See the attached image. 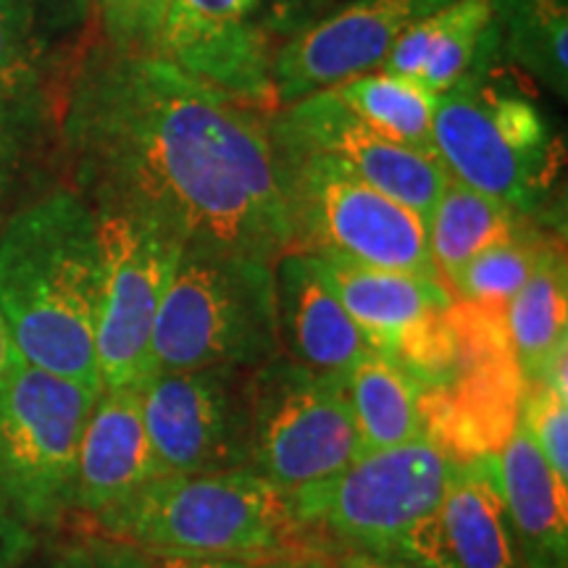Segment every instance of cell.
Returning <instances> with one entry per match:
<instances>
[{"label":"cell","instance_id":"obj_1","mask_svg":"<svg viewBox=\"0 0 568 568\" xmlns=\"http://www.w3.org/2000/svg\"><path fill=\"white\" fill-rule=\"evenodd\" d=\"M268 113L153 53L88 42L59 84L61 163L92 211H119L184 251L276 264L290 219Z\"/></svg>","mask_w":568,"mask_h":568},{"label":"cell","instance_id":"obj_2","mask_svg":"<svg viewBox=\"0 0 568 568\" xmlns=\"http://www.w3.org/2000/svg\"><path fill=\"white\" fill-rule=\"evenodd\" d=\"M101 301L103 247L92 205L71 187L21 203L0 230V316L21 358L103 393Z\"/></svg>","mask_w":568,"mask_h":568},{"label":"cell","instance_id":"obj_3","mask_svg":"<svg viewBox=\"0 0 568 568\" xmlns=\"http://www.w3.org/2000/svg\"><path fill=\"white\" fill-rule=\"evenodd\" d=\"M98 539L155 556H213L247 564L311 552L290 497L251 471L163 474L122 506L92 518Z\"/></svg>","mask_w":568,"mask_h":568},{"label":"cell","instance_id":"obj_4","mask_svg":"<svg viewBox=\"0 0 568 568\" xmlns=\"http://www.w3.org/2000/svg\"><path fill=\"white\" fill-rule=\"evenodd\" d=\"M500 61L495 32L464 80L439 92L435 155L453 180L548 222L564 145L529 92L500 71Z\"/></svg>","mask_w":568,"mask_h":568},{"label":"cell","instance_id":"obj_5","mask_svg":"<svg viewBox=\"0 0 568 568\" xmlns=\"http://www.w3.org/2000/svg\"><path fill=\"white\" fill-rule=\"evenodd\" d=\"M282 353L274 264L184 251L153 332V374L253 368Z\"/></svg>","mask_w":568,"mask_h":568},{"label":"cell","instance_id":"obj_6","mask_svg":"<svg viewBox=\"0 0 568 568\" xmlns=\"http://www.w3.org/2000/svg\"><path fill=\"white\" fill-rule=\"evenodd\" d=\"M274 159L290 219V253L335 255L439 282L418 213L326 155L274 148Z\"/></svg>","mask_w":568,"mask_h":568},{"label":"cell","instance_id":"obj_7","mask_svg":"<svg viewBox=\"0 0 568 568\" xmlns=\"http://www.w3.org/2000/svg\"><path fill=\"white\" fill-rule=\"evenodd\" d=\"M98 395L24 358L0 389V497L32 531L74 514L77 458Z\"/></svg>","mask_w":568,"mask_h":568},{"label":"cell","instance_id":"obj_8","mask_svg":"<svg viewBox=\"0 0 568 568\" xmlns=\"http://www.w3.org/2000/svg\"><path fill=\"white\" fill-rule=\"evenodd\" d=\"M456 468L424 435L355 456L335 477L287 495L290 508L318 556L337 545L387 548L439 506Z\"/></svg>","mask_w":568,"mask_h":568},{"label":"cell","instance_id":"obj_9","mask_svg":"<svg viewBox=\"0 0 568 568\" xmlns=\"http://www.w3.org/2000/svg\"><path fill=\"white\" fill-rule=\"evenodd\" d=\"M358 456L343 379L316 374L287 355L251 372V471L293 495Z\"/></svg>","mask_w":568,"mask_h":568},{"label":"cell","instance_id":"obj_10","mask_svg":"<svg viewBox=\"0 0 568 568\" xmlns=\"http://www.w3.org/2000/svg\"><path fill=\"white\" fill-rule=\"evenodd\" d=\"M458 368L418 397L424 435L458 464L497 456L521 422L527 379L506 329V305L453 301Z\"/></svg>","mask_w":568,"mask_h":568},{"label":"cell","instance_id":"obj_11","mask_svg":"<svg viewBox=\"0 0 568 568\" xmlns=\"http://www.w3.org/2000/svg\"><path fill=\"white\" fill-rule=\"evenodd\" d=\"M103 247L98 374L103 389L142 387L153 376V332L184 253L159 226L119 211H95Z\"/></svg>","mask_w":568,"mask_h":568},{"label":"cell","instance_id":"obj_12","mask_svg":"<svg viewBox=\"0 0 568 568\" xmlns=\"http://www.w3.org/2000/svg\"><path fill=\"white\" fill-rule=\"evenodd\" d=\"M314 258L374 353L400 364L424 387H445L456 376V297L443 282L335 255Z\"/></svg>","mask_w":568,"mask_h":568},{"label":"cell","instance_id":"obj_13","mask_svg":"<svg viewBox=\"0 0 568 568\" xmlns=\"http://www.w3.org/2000/svg\"><path fill=\"white\" fill-rule=\"evenodd\" d=\"M142 418L166 474L251 468V372L153 374L142 385Z\"/></svg>","mask_w":568,"mask_h":568},{"label":"cell","instance_id":"obj_14","mask_svg":"<svg viewBox=\"0 0 568 568\" xmlns=\"http://www.w3.org/2000/svg\"><path fill=\"white\" fill-rule=\"evenodd\" d=\"M276 48L264 0H169L155 55L232 101L274 113Z\"/></svg>","mask_w":568,"mask_h":568},{"label":"cell","instance_id":"obj_15","mask_svg":"<svg viewBox=\"0 0 568 568\" xmlns=\"http://www.w3.org/2000/svg\"><path fill=\"white\" fill-rule=\"evenodd\" d=\"M268 138L280 151L318 153L395 197L429 222L450 174L437 155L385 138L358 119L332 90H318L268 113Z\"/></svg>","mask_w":568,"mask_h":568},{"label":"cell","instance_id":"obj_16","mask_svg":"<svg viewBox=\"0 0 568 568\" xmlns=\"http://www.w3.org/2000/svg\"><path fill=\"white\" fill-rule=\"evenodd\" d=\"M456 0H345L280 42L274 55L276 103L335 88L379 69L397 40Z\"/></svg>","mask_w":568,"mask_h":568},{"label":"cell","instance_id":"obj_17","mask_svg":"<svg viewBox=\"0 0 568 568\" xmlns=\"http://www.w3.org/2000/svg\"><path fill=\"white\" fill-rule=\"evenodd\" d=\"M385 550L426 568H527L503 497L497 456L458 464L439 506Z\"/></svg>","mask_w":568,"mask_h":568},{"label":"cell","instance_id":"obj_18","mask_svg":"<svg viewBox=\"0 0 568 568\" xmlns=\"http://www.w3.org/2000/svg\"><path fill=\"white\" fill-rule=\"evenodd\" d=\"M166 468L142 418V387L103 389L84 424L77 458L74 510L88 521L122 506Z\"/></svg>","mask_w":568,"mask_h":568},{"label":"cell","instance_id":"obj_19","mask_svg":"<svg viewBox=\"0 0 568 568\" xmlns=\"http://www.w3.org/2000/svg\"><path fill=\"white\" fill-rule=\"evenodd\" d=\"M274 290L280 347L290 361L345 382L372 353L314 255L284 253L274 264Z\"/></svg>","mask_w":568,"mask_h":568},{"label":"cell","instance_id":"obj_20","mask_svg":"<svg viewBox=\"0 0 568 568\" xmlns=\"http://www.w3.org/2000/svg\"><path fill=\"white\" fill-rule=\"evenodd\" d=\"M90 19V0H0V88L59 90Z\"/></svg>","mask_w":568,"mask_h":568},{"label":"cell","instance_id":"obj_21","mask_svg":"<svg viewBox=\"0 0 568 568\" xmlns=\"http://www.w3.org/2000/svg\"><path fill=\"white\" fill-rule=\"evenodd\" d=\"M497 474L524 566L566 568L568 487L550 471L521 422L497 453Z\"/></svg>","mask_w":568,"mask_h":568},{"label":"cell","instance_id":"obj_22","mask_svg":"<svg viewBox=\"0 0 568 568\" xmlns=\"http://www.w3.org/2000/svg\"><path fill=\"white\" fill-rule=\"evenodd\" d=\"M493 34L489 0H456L410 27L379 69L416 80L439 95L464 80Z\"/></svg>","mask_w":568,"mask_h":568},{"label":"cell","instance_id":"obj_23","mask_svg":"<svg viewBox=\"0 0 568 568\" xmlns=\"http://www.w3.org/2000/svg\"><path fill=\"white\" fill-rule=\"evenodd\" d=\"M345 387L358 437V456L424 437L418 408L424 385L400 364L374 351L366 353L347 374Z\"/></svg>","mask_w":568,"mask_h":568},{"label":"cell","instance_id":"obj_24","mask_svg":"<svg viewBox=\"0 0 568 568\" xmlns=\"http://www.w3.org/2000/svg\"><path fill=\"white\" fill-rule=\"evenodd\" d=\"M527 219L529 216H521L510 205L450 176L426 222V243H429L439 282L453 290L460 272L481 251L506 240Z\"/></svg>","mask_w":568,"mask_h":568},{"label":"cell","instance_id":"obj_25","mask_svg":"<svg viewBox=\"0 0 568 568\" xmlns=\"http://www.w3.org/2000/svg\"><path fill=\"white\" fill-rule=\"evenodd\" d=\"M61 161L59 92L0 88V209Z\"/></svg>","mask_w":568,"mask_h":568},{"label":"cell","instance_id":"obj_26","mask_svg":"<svg viewBox=\"0 0 568 568\" xmlns=\"http://www.w3.org/2000/svg\"><path fill=\"white\" fill-rule=\"evenodd\" d=\"M503 59L566 101L568 3L566 0H489Z\"/></svg>","mask_w":568,"mask_h":568},{"label":"cell","instance_id":"obj_27","mask_svg":"<svg viewBox=\"0 0 568 568\" xmlns=\"http://www.w3.org/2000/svg\"><path fill=\"white\" fill-rule=\"evenodd\" d=\"M568 268L558 247L506 305V329L527 387L560 345H568Z\"/></svg>","mask_w":568,"mask_h":568},{"label":"cell","instance_id":"obj_28","mask_svg":"<svg viewBox=\"0 0 568 568\" xmlns=\"http://www.w3.org/2000/svg\"><path fill=\"white\" fill-rule=\"evenodd\" d=\"M326 90L335 92L372 130L414 151L435 155L432 130H435L437 95L424 84L393 71L374 69Z\"/></svg>","mask_w":568,"mask_h":568},{"label":"cell","instance_id":"obj_29","mask_svg":"<svg viewBox=\"0 0 568 568\" xmlns=\"http://www.w3.org/2000/svg\"><path fill=\"white\" fill-rule=\"evenodd\" d=\"M564 247V232L556 224L527 219L506 240L489 245L460 272L450 295L464 303L508 305L518 290L552 251Z\"/></svg>","mask_w":568,"mask_h":568},{"label":"cell","instance_id":"obj_30","mask_svg":"<svg viewBox=\"0 0 568 568\" xmlns=\"http://www.w3.org/2000/svg\"><path fill=\"white\" fill-rule=\"evenodd\" d=\"M103 42L113 51L153 53L169 0H90Z\"/></svg>","mask_w":568,"mask_h":568},{"label":"cell","instance_id":"obj_31","mask_svg":"<svg viewBox=\"0 0 568 568\" xmlns=\"http://www.w3.org/2000/svg\"><path fill=\"white\" fill-rule=\"evenodd\" d=\"M521 424L548 460L550 471L568 487V395L552 393L545 385H529Z\"/></svg>","mask_w":568,"mask_h":568},{"label":"cell","instance_id":"obj_32","mask_svg":"<svg viewBox=\"0 0 568 568\" xmlns=\"http://www.w3.org/2000/svg\"><path fill=\"white\" fill-rule=\"evenodd\" d=\"M337 3L339 0H264L268 27H272L280 42L303 30V27L314 24Z\"/></svg>","mask_w":568,"mask_h":568},{"label":"cell","instance_id":"obj_33","mask_svg":"<svg viewBox=\"0 0 568 568\" xmlns=\"http://www.w3.org/2000/svg\"><path fill=\"white\" fill-rule=\"evenodd\" d=\"M38 535L0 497V568H21L32 556Z\"/></svg>","mask_w":568,"mask_h":568},{"label":"cell","instance_id":"obj_34","mask_svg":"<svg viewBox=\"0 0 568 568\" xmlns=\"http://www.w3.org/2000/svg\"><path fill=\"white\" fill-rule=\"evenodd\" d=\"M324 558L329 560L332 568H426L416 564V560L400 556V552L385 548H364V545H337Z\"/></svg>","mask_w":568,"mask_h":568},{"label":"cell","instance_id":"obj_35","mask_svg":"<svg viewBox=\"0 0 568 568\" xmlns=\"http://www.w3.org/2000/svg\"><path fill=\"white\" fill-rule=\"evenodd\" d=\"M153 556V568H258L255 564L237 558H213V556Z\"/></svg>","mask_w":568,"mask_h":568},{"label":"cell","instance_id":"obj_36","mask_svg":"<svg viewBox=\"0 0 568 568\" xmlns=\"http://www.w3.org/2000/svg\"><path fill=\"white\" fill-rule=\"evenodd\" d=\"M19 361L21 355L17 351V345H13L9 326H6L3 316H0V389H3L6 382L11 379L13 368L19 366Z\"/></svg>","mask_w":568,"mask_h":568},{"label":"cell","instance_id":"obj_37","mask_svg":"<svg viewBox=\"0 0 568 568\" xmlns=\"http://www.w3.org/2000/svg\"><path fill=\"white\" fill-rule=\"evenodd\" d=\"M258 568H332L324 556H311V552H295V556H284L258 564Z\"/></svg>","mask_w":568,"mask_h":568},{"label":"cell","instance_id":"obj_38","mask_svg":"<svg viewBox=\"0 0 568 568\" xmlns=\"http://www.w3.org/2000/svg\"><path fill=\"white\" fill-rule=\"evenodd\" d=\"M45 568H98V564L88 548H74L51 560Z\"/></svg>","mask_w":568,"mask_h":568}]
</instances>
